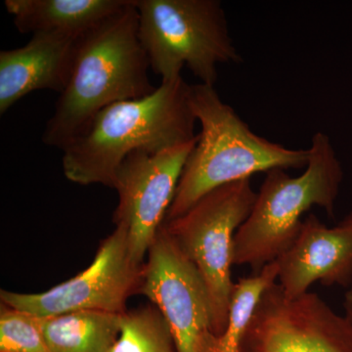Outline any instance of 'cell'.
Returning <instances> with one entry per match:
<instances>
[{"label":"cell","mask_w":352,"mask_h":352,"mask_svg":"<svg viewBox=\"0 0 352 352\" xmlns=\"http://www.w3.org/2000/svg\"><path fill=\"white\" fill-rule=\"evenodd\" d=\"M135 0L76 41L68 85L48 120L43 142L63 150L82 135L103 109L152 94L147 53L139 38Z\"/></svg>","instance_id":"6da1fadb"},{"label":"cell","mask_w":352,"mask_h":352,"mask_svg":"<svg viewBox=\"0 0 352 352\" xmlns=\"http://www.w3.org/2000/svg\"><path fill=\"white\" fill-rule=\"evenodd\" d=\"M191 85L182 76L162 82L144 98L118 102L97 113L63 155L67 179L112 187L116 173L134 152L159 153L196 140Z\"/></svg>","instance_id":"7a4b0ae2"},{"label":"cell","mask_w":352,"mask_h":352,"mask_svg":"<svg viewBox=\"0 0 352 352\" xmlns=\"http://www.w3.org/2000/svg\"><path fill=\"white\" fill-rule=\"evenodd\" d=\"M192 110L201 124L166 220L186 212L201 197L228 183L274 168H305L309 150L289 149L250 129L210 85H191Z\"/></svg>","instance_id":"3957f363"},{"label":"cell","mask_w":352,"mask_h":352,"mask_svg":"<svg viewBox=\"0 0 352 352\" xmlns=\"http://www.w3.org/2000/svg\"><path fill=\"white\" fill-rule=\"evenodd\" d=\"M305 173L292 177L282 168L266 173L251 214L234 237L233 265H249L258 274L293 244L303 214L314 206L335 217L344 170L330 138L316 132L311 138Z\"/></svg>","instance_id":"277c9868"},{"label":"cell","mask_w":352,"mask_h":352,"mask_svg":"<svg viewBox=\"0 0 352 352\" xmlns=\"http://www.w3.org/2000/svg\"><path fill=\"white\" fill-rule=\"evenodd\" d=\"M135 6L139 38L162 82L179 78L186 66L214 87L219 64L242 62L219 0H135Z\"/></svg>","instance_id":"5b68a950"},{"label":"cell","mask_w":352,"mask_h":352,"mask_svg":"<svg viewBox=\"0 0 352 352\" xmlns=\"http://www.w3.org/2000/svg\"><path fill=\"white\" fill-rule=\"evenodd\" d=\"M256 199L251 178H247L212 190L180 217L164 222L203 278L212 308V332L217 336L228 320L234 237Z\"/></svg>","instance_id":"8992f818"},{"label":"cell","mask_w":352,"mask_h":352,"mask_svg":"<svg viewBox=\"0 0 352 352\" xmlns=\"http://www.w3.org/2000/svg\"><path fill=\"white\" fill-rule=\"evenodd\" d=\"M144 264L131 258L126 226L119 224L102 241L91 264L75 277L43 293L1 289L0 300L39 317L85 310L122 314L129 298L140 294Z\"/></svg>","instance_id":"52a82bcc"},{"label":"cell","mask_w":352,"mask_h":352,"mask_svg":"<svg viewBox=\"0 0 352 352\" xmlns=\"http://www.w3.org/2000/svg\"><path fill=\"white\" fill-rule=\"evenodd\" d=\"M241 352H352V326L316 294L288 298L275 283L258 300Z\"/></svg>","instance_id":"ba28073f"},{"label":"cell","mask_w":352,"mask_h":352,"mask_svg":"<svg viewBox=\"0 0 352 352\" xmlns=\"http://www.w3.org/2000/svg\"><path fill=\"white\" fill-rule=\"evenodd\" d=\"M197 140L155 154L132 153L118 168L113 188L117 190L119 204L113 221L126 226L129 254L136 263H145Z\"/></svg>","instance_id":"9c48e42d"},{"label":"cell","mask_w":352,"mask_h":352,"mask_svg":"<svg viewBox=\"0 0 352 352\" xmlns=\"http://www.w3.org/2000/svg\"><path fill=\"white\" fill-rule=\"evenodd\" d=\"M140 294L166 319L176 352H199L212 332V308L203 278L164 228L148 251Z\"/></svg>","instance_id":"30bf717a"},{"label":"cell","mask_w":352,"mask_h":352,"mask_svg":"<svg viewBox=\"0 0 352 352\" xmlns=\"http://www.w3.org/2000/svg\"><path fill=\"white\" fill-rule=\"evenodd\" d=\"M278 281L288 298L308 293L315 282L349 288L352 284V212L337 226L305 217L293 244L277 259Z\"/></svg>","instance_id":"8fae6325"},{"label":"cell","mask_w":352,"mask_h":352,"mask_svg":"<svg viewBox=\"0 0 352 352\" xmlns=\"http://www.w3.org/2000/svg\"><path fill=\"white\" fill-rule=\"evenodd\" d=\"M80 36L36 32L16 50L0 52V113L36 90L61 94L68 85Z\"/></svg>","instance_id":"7c38bea8"},{"label":"cell","mask_w":352,"mask_h":352,"mask_svg":"<svg viewBox=\"0 0 352 352\" xmlns=\"http://www.w3.org/2000/svg\"><path fill=\"white\" fill-rule=\"evenodd\" d=\"M129 0H6L7 12L21 34L61 32L80 36Z\"/></svg>","instance_id":"4fadbf2b"},{"label":"cell","mask_w":352,"mask_h":352,"mask_svg":"<svg viewBox=\"0 0 352 352\" xmlns=\"http://www.w3.org/2000/svg\"><path fill=\"white\" fill-rule=\"evenodd\" d=\"M122 314L85 310L43 317L41 326L48 349L108 352L119 337Z\"/></svg>","instance_id":"5bb4252c"},{"label":"cell","mask_w":352,"mask_h":352,"mask_svg":"<svg viewBox=\"0 0 352 352\" xmlns=\"http://www.w3.org/2000/svg\"><path fill=\"white\" fill-rule=\"evenodd\" d=\"M277 261H273L258 274L240 278L234 283L226 327L220 335L208 333L199 352H241L243 340L252 314L264 292L278 280Z\"/></svg>","instance_id":"9a60e30c"},{"label":"cell","mask_w":352,"mask_h":352,"mask_svg":"<svg viewBox=\"0 0 352 352\" xmlns=\"http://www.w3.org/2000/svg\"><path fill=\"white\" fill-rule=\"evenodd\" d=\"M108 352H176L166 319L154 305L122 314L119 337Z\"/></svg>","instance_id":"2e32d148"},{"label":"cell","mask_w":352,"mask_h":352,"mask_svg":"<svg viewBox=\"0 0 352 352\" xmlns=\"http://www.w3.org/2000/svg\"><path fill=\"white\" fill-rule=\"evenodd\" d=\"M43 317L0 305V352H50L41 326Z\"/></svg>","instance_id":"e0dca14e"},{"label":"cell","mask_w":352,"mask_h":352,"mask_svg":"<svg viewBox=\"0 0 352 352\" xmlns=\"http://www.w3.org/2000/svg\"><path fill=\"white\" fill-rule=\"evenodd\" d=\"M344 317L352 326V284L347 288L344 298Z\"/></svg>","instance_id":"ac0fdd59"}]
</instances>
